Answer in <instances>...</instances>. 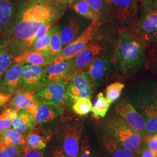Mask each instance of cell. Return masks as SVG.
<instances>
[{"label":"cell","mask_w":157,"mask_h":157,"mask_svg":"<svg viewBox=\"0 0 157 157\" xmlns=\"http://www.w3.org/2000/svg\"><path fill=\"white\" fill-rule=\"evenodd\" d=\"M63 112L61 107H54L40 103L34 117L35 124L40 125L52 122L62 115Z\"/></svg>","instance_id":"obj_20"},{"label":"cell","mask_w":157,"mask_h":157,"mask_svg":"<svg viewBox=\"0 0 157 157\" xmlns=\"http://www.w3.org/2000/svg\"><path fill=\"white\" fill-rule=\"evenodd\" d=\"M139 1H142V2H151V1H155L156 0H139Z\"/></svg>","instance_id":"obj_46"},{"label":"cell","mask_w":157,"mask_h":157,"mask_svg":"<svg viewBox=\"0 0 157 157\" xmlns=\"http://www.w3.org/2000/svg\"><path fill=\"white\" fill-rule=\"evenodd\" d=\"M151 58V65L153 70L157 73V44L154 49Z\"/></svg>","instance_id":"obj_40"},{"label":"cell","mask_w":157,"mask_h":157,"mask_svg":"<svg viewBox=\"0 0 157 157\" xmlns=\"http://www.w3.org/2000/svg\"><path fill=\"white\" fill-rule=\"evenodd\" d=\"M14 62V58L8 51V48L0 50V76Z\"/></svg>","instance_id":"obj_34"},{"label":"cell","mask_w":157,"mask_h":157,"mask_svg":"<svg viewBox=\"0 0 157 157\" xmlns=\"http://www.w3.org/2000/svg\"><path fill=\"white\" fill-rule=\"evenodd\" d=\"M145 142L150 150L154 151H157V137L156 135L147 136L145 138Z\"/></svg>","instance_id":"obj_39"},{"label":"cell","mask_w":157,"mask_h":157,"mask_svg":"<svg viewBox=\"0 0 157 157\" xmlns=\"http://www.w3.org/2000/svg\"><path fill=\"white\" fill-rule=\"evenodd\" d=\"M155 1V2H156V3H157V0H156V1Z\"/></svg>","instance_id":"obj_48"},{"label":"cell","mask_w":157,"mask_h":157,"mask_svg":"<svg viewBox=\"0 0 157 157\" xmlns=\"http://www.w3.org/2000/svg\"><path fill=\"white\" fill-rule=\"evenodd\" d=\"M56 24V23L50 22L43 24L41 26H40L34 34L33 38V44L36 41H37V40L41 39L43 37H44L45 34L48 32V31L50 30L52 28H51L52 26L55 25Z\"/></svg>","instance_id":"obj_36"},{"label":"cell","mask_w":157,"mask_h":157,"mask_svg":"<svg viewBox=\"0 0 157 157\" xmlns=\"http://www.w3.org/2000/svg\"><path fill=\"white\" fill-rule=\"evenodd\" d=\"M55 1H58V2H62V3H64V4H68V3H67V0H55Z\"/></svg>","instance_id":"obj_44"},{"label":"cell","mask_w":157,"mask_h":157,"mask_svg":"<svg viewBox=\"0 0 157 157\" xmlns=\"http://www.w3.org/2000/svg\"><path fill=\"white\" fill-rule=\"evenodd\" d=\"M36 98L35 93L21 89L12 95L9 102V108L17 112L25 111L32 101Z\"/></svg>","instance_id":"obj_19"},{"label":"cell","mask_w":157,"mask_h":157,"mask_svg":"<svg viewBox=\"0 0 157 157\" xmlns=\"http://www.w3.org/2000/svg\"><path fill=\"white\" fill-rule=\"evenodd\" d=\"M140 6L133 33L145 45L157 40V4L155 1H139Z\"/></svg>","instance_id":"obj_3"},{"label":"cell","mask_w":157,"mask_h":157,"mask_svg":"<svg viewBox=\"0 0 157 157\" xmlns=\"http://www.w3.org/2000/svg\"><path fill=\"white\" fill-rule=\"evenodd\" d=\"M10 43V38L0 36V50L8 48Z\"/></svg>","instance_id":"obj_41"},{"label":"cell","mask_w":157,"mask_h":157,"mask_svg":"<svg viewBox=\"0 0 157 157\" xmlns=\"http://www.w3.org/2000/svg\"><path fill=\"white\" fill-rule=\"evenodd\" d=\"M157 152L152 151L151 150H146L143 152L141 157H155V154Z\"/></svg>","instance_id":"obj_43"},{"label":"cell","mask_w":157,"mask_h":157,"mask_svg":"<svg viewBox=\"0 0 157 157\" xmlns=\"http://www.w3.org/2000/svg\"><path fill=\"white\" fill-rule=\"evenodd\" d=\"M104 126L108 134L127 150L133 151L142 144L140 133L132 129L119 116L107 119Z\"/></svg>","instance_id":"obj_4"},{"label":"cell","mask_w":157,"mask_h":157,"mask_svg":"<svg viewBox=\"0 0 157 157\" xmlns=\"http://www.w3.org/2000/svg\"><path fill=\"white\" fill-rule=\"evenodd\" d=\"M145 46L133 32L126 30L120 32L115 56L122 73L129 75L143 67L146 61Z\"/></svg>","instance_id":"obj_2"},{"label":"cell","mask_w":157,"mask_h":157,"mask_svg":"<svg viewBox=\"0 0 157 157\" xmlns=\"http://www.w3.org/2000/svg\"><path fill=\"white\" fill-rule=\"evenodd\" d=\"M142 104L146 122L145 130L148 133H157V98H146Z\"/></svg>","instance_id":"obj_18"},{"label":"cell","mask_w":157,"mask_h":157,"mask_svg":"<svg viewBox=\"0 0 157 157\" xmlns=\"http://www.w3.org/2000/svg\"><path fill=\"white\" fill-rule=\"evenodd\" d=\"M52 137L50 131L46 130L41 126L35 127L25 136V144L29 147L43 150Z\"/></svg>","instance_id":"obj_17"},{"label":"cell","mask_w":157,"mask_h":157,"mask_svg":"<svg viewBox=\"0 0 157 157\" xmlns=\"http://www.w3.org/2000/svg\"><path fill=\"white\" fill-rule=\"evenodd\" d=\"M14 61L34 65H41L53 63L56 61V59L38 51L29 50L15 58Z\"/></svg>","instance_id":"obj_21"},{"label":"cell","mask_w":157,"mask_h":157,"mask_svg":"<svg viewBox=\"0 0 157 157\" xmlns=\"http://www.w3.org/2000/svg\"><path fill=\"white\" fill-rule=\"evenodd\" d=\"M124 87V84L120 82H115L109 85L105 90L106 98L111 104L117 101L121 94Z\"/></svg>","instance_id":"obj_32"},{"label":"cell","mask_w":157,"mask_h":157,"mask_svg":"<svg viewBox=\"0 0 157 157\" xmlns=\"http://www.w3.org/2000/svg\"><path fill=\"white\" fill-rule=\"evenodd\" d=\"M72 8L79 15L85 17L92 22H97L100 18L84 0H78L73 2Z\"/></svg>","instance_id":"obj_27"},{"label":"cell","mask_w":157,"mask_h":157,"mask_svg":"<svg viewBox=\"0 0 157 157\" xmlns=\"http://www.w3.org/2000/svg\"><path fill=\"white\" fill-rule=\"evenodd\" d=\"M80 135V130L73 124H68L62 128L61 140L63 151L67 157H78Z\"/></svg>","instance_id":"obj_10"},{"label":"cell","mask_w":157,"mask_h":157,"mask_svg":"<svg viewBox=\"0 0 157 157\" xmlns=\"http://www.w3.org/2000/svg\"><path fill=\"white\" fill-rule=\"evenodd\" d=\"M50 64L25 65L23 67L19 86L21 89L36 93L43 89L42 80L46 68Z\"/></svg>","instance_id":"obj_9"},{"label":"cell","mask_w":157,"mask_h":157,"mask_svg":"<svg viewBox=\"0 0 157 157\" xmlns=\"http://www.w3.org/2000/svg\"><path fill=\"white\" fill-rule=\"evenodd\" d=\"M25 63L15 62L0 76V93L12 94L19 86Z\"/></svg>","instance_id":"obj_13"},{"label":"cell","mask_w":157,"mask_h":157,"mask_svg":"<svg viewBox=\"0 0 157 157\" xmlns=\"http://www.w3.org/2000/svg\"><path fill=\"white\" fill-rule=\"evenodd\" d=\"M155 157H157V151L156 152V154H155Z\"/></svg>","instance_id":"obj_47"},{"label":"cell","mask_w":157,"mask_h":157,"mask_svg":"<svg viewBox=\"0 0 157 157\" xmlns=\"http://www.w3.org/2000/svg\"><path fill=\"white\" fill-rule=\"evenodd\" d=\"M102 141L107 151L112 157H135L133 151L124 148L109 135L103 136Z\"/></svg>","instance_id":"obj_23"},{"label":"cell","mask_w":157,"mask_h":157,"mask_svg":"<svg viewBox=\"0 0 157 157\" xmlns=\"http://www.w3.org/2000/svg\"><path fill=\"white\" fill-rule=\"evenodd\" d=\"M52 29V32L50 40L48 56L56 59V61L58 60L62 52V43L60 38L59 28L56 26Z\"/></svg>","instance_id":"obj_26"},{"label":"cell","mask_w":157,"mask_h":157,"mask_svg":"<svg viewBox=\"0 0 157 157\" xmlns=\"http://www.w3.org/2000/svg\"><path fill=\"white\" fill-rule=\"evenodd\" d=\"M15 8L11 0H0V36L11 35Z\"/></svg>","instance_id":"obj_15"},{"label":"cell","mask_w":157,"mask_h":157,"mask_svg":"<svg viewBox=\"0 0 157 157\" xmlns=\"http://www.w3.org/2000/svg\"><path fill=\"white\" fill-rule=\"evenodd\" d=\"M12 126L13 130L25 137L36 127L34 118L25 111L19 112L12 121Z\"/></svg>","instance_id":"obj_22"},{"label":"cell","mask_w":157,"mask_h":157,"mask_svg":"<svg viewBox=\"0 0 157 157\" xmlns=\"http://www.w3.org/2000/svg\"><path fill=\"white\" fill-rule=\"evenodd\" d=\"M77 0H67L68 4H72L73 2H75Z\"/></svg>","instance_id":"obj_45"},{"label":"cell","mask_w":157,"mask_h":157,"mask_svg":"<svg viewBox=\"0 0 157 157\" xmlns=\"http://www.w3.org/2000/svg\"><path fill=\"white\" fill-rule=\"evenodd\" d=\"M0 115H1V114H0Z\"/></svg>","instance_id":"obj_50"},{"label":"cell","mask_w":157,"mask_h":157,"mask_svg":"<svg viewBox=\"0 0 157 157\" xmlns=\"http://www.w3.org/2000/svg\"><path fill=\"white\" fill-rule=\"evenodd\" d=\"M96 23V22H92L90 26L82 33L72 43L66 45L62 50L58 60L54 63L73 58L85 49L91 40L94 27Z\"/></svg>","instance_id":"obj_12"},{"label":"cell","mask_w":157,"mask_h":157,"mask_svg":"<svg viewBox=\"0 0 157 157\" xmlns=\"http://www.w3.org/2000/svg\"><path fill=\"white\" fill-rule=\"evenodd\" d=\"M93 105L89 98H80L72 105L73 112L76 114L83 116L90 113L92 110Z\"/></svg>","instance_id":"obj_30"},{"label":"cell","mask_w":157,"mask_h":157,"mask_svg":"<svg viewBox=\"0 0 157 157\" xmlns=\"http://www.w3.org/2000/svg\"><path fill=\"white\" fill-rule=\"evenodd\" d=\"M22 147L18 146L0 147V157H21Z\"/></svg>","instance_id":"obj_35"},{"label":"cell","mask_w":157,"mask_h":157,"mask_svg":"<svg viewBox=\"0 0 157 157\" xmlns=\"http://www.w3.org/2000/svg\"><path fill=\"white\" fill-rule=\"evenodd\" d=\"M21 157H44V156L42 150L34 149L25 144L22 147Z\"/></svg>","instance_id":"obj_37"},{"label":"cell","mask_w":157,"mask_h":157,"mask_svg":"<svg viewBox=\"0 0 157 157\" xmlns=\"http://www.w3.org/2000/svg\"><path fill=\"white\" fill-rule=\"evenodd\" d=\"M94 11L100 19L105 20L109 14V2L107 0H84Z\"/></svg>","instance_id":"obj_29"},{"label":"cell","mask_w":157,"mask_h":157,"mask_svg":"<svg viewBox=\"0 0 157 157\" xmlns=\"http://www.w3.org/2000/svg\"><path fill=\"white\" fill-rule=\"evenodd\" d=\"M52 32V29L51 28L44 37H43L41 39L37 40L34 43L30 48V50L38 51L48 56L49 44Z\"/></svg>","instance_id":"obj_33"},{"label":"cell","mask_w":157,"mask_h":157,"mask_svg":"<svg viewBox=\"0 0 157 157\" xmlns=\"http://www.w3.org/2000/svg\"><path fill=\"white\" fill-rule=\"evenodd\" d=\"M80 24L74 19H70L62 29H59L60 38L62 45H67L78 36L80 30Z\"/></svg>","instance_id":"obj_24"},{"label":"cell","mask_w":157,"mask_h":157,"mask_svg":"<svg viewBox=\"0 0 157 157\" xmlns=\"http://www.w3.org/2000/svg\"><path fill=\"white\" fill-rule=\"evenodd\" d=\"M25 145V137L15 130L8 129L0 131V147Z\"/></svg>","instance_id":"obj_25"},{"label":"cell","mask_w":157,"mask_h":157,"mask_svg":"<svg viewBox=\"0 0 157 157\" xmlns=\"http://www.w3.org/2000/svg\"><path fill=\"white\" fill-rule=\"evenodd\" d=\"M68 80H64L48 84L35 94L42 104L54 107H61L65 100L66 87Z\"/></svg>","instance_id":"obj_8"},{"label":"cell","mask_w":157,"mask_h":157,"mask_svg":"<svg viewBox=\"0 0 157 157\" xmlns=\"http://www.w3.org/2000/svg\"><path fill=\"white\" fill-rule=\"evenodd\" d=\"M112 71L111 61L104 57L95 58L89 65L87 73L91 81L97 86L103 83Z\"/></svg>","instance_id":"obj_14"},{"label":"cell","mask_w":157,"mask_h":157,"mask_svg":"<svg viewBox=\"0 0 157 157\" xmlns=\"http://www.w3.org/2000/svg\"><path fill=\"white\" fill-rule=\"evenodd\" d=\"M52 157H67L62 150L59 148H56L52 152Z\"/></svg>","instance_id":"obj_42"},{"label":"cell","mask_w":157,"mask_h":157,"mask_svg":"<svg viewBox=\"0 0 157 157\" xmlns=\"http://www.w3.org/2000/svg\"><path fill=\"white\" fill-rule=\"evenodd\" d=\"M18 112L7 108L0 115V131L10 129L13 119L17 116Z\"/></svg>","instance_id":"obj_31"},{"label":"cell","mask_w":157,"mask_h":157,"mask_svg":"<svg viewBox=\"0 0 157 157\" xmlns=\"http://www.w3.org/2000/svg\"><path fill=\"white\" fill-rule=\"evenodd\" d=\"M115 111L118 116L136 132L140 133L145 130L144 118L129 102L124 100L119 102L115 107Z\"/></svg>","instance_id":"obj_11"},{"label":"cell","mask_w":157,"mask_h":157,"mask_svg":"<svg viewBox=\"0 0 157 157\" xmlns=\"http://www.w3.org/2000/svg\"><path fill=\"white\" fill-rule=\"evenodd\" d=\"M94 93V83L87 72H80L71 79L66 90L65 100L68 106L80 98L90 99Z\"/></svg>","instance_id":"obj_6"},{"label":"cell","mask_w":157,"mask_h":157,"mask_svg":"<svg viewBox=\"0 0 157 157\" xmlns=\"http://www.w3.org/2000/svg\"><path fill=\"white\" fill-rule=\"evenodd\" d=\"M73 58L48 65L44 71L42 80L43 88L48 84L62 81L71 80L75 75L73 71Z\"/></svg>","instance_id":"obj_7"},{"label":"cell","mask_w":157,"mask_h":157,"mask_svg":"<svg viewBox=\"0 0 157 157\" xmlns=\"http://www.w3.org/2000/svg\"><path fill=\"white\" fill-rule=\"evenodd\" d=\"M67 6L55 0H19L8 47L9 53L15 58L30 50L40 26L47 23H56Z\"/></svg>","instance_id":"obj_1"},{"label":"cell","mask_w":157,"mask_h":157,"mask_svg":"<svg viewBox=\"0 0 157 157\" xmlns=\"http://www.w3.org/2000/svg\"><path fill=\"white\" fill-rule=\"evenodd\" d=\"M109 14L124 27L134 26L137 22L140 2L139 0H107Z\"/></svg>","instance_id":"obj_5"},{"label":"cell","mask_w":157,"mask_h":157,"mask_svg":"<svg viewBox=\"0 0 157 157\" xmlns=\"http://www.w3.org/2000/svg\"><path fill=\"white\" fill-rule=\"evenodd\" d=\"M111 104V103L104 97L103 93H100L97 95L91 111L96 117L104 118L106 115Z\"/></svg>","instance_id":"obj_28"},{"label":"cell","mask_w":157,"mask_h":157,"mask_svg":"<svg viewBox=\"0 0 157 157\" xmlns=\"http://www.w3.org/2000/svg\"><path fill=\"white\" fill-rule=\"evenodd\" d=\"M78 157H92L91 148L89 141L86 139L82 141Z\"/></svg>","instance_id":"obj_38"},{"label":"cell","mask_w":157,"mask_h":157,"mask_svg":"<svg viewBox=\"0 0 157 157\" xmlns=\"http://www.w3.org/2000/svg\"><path fill=\"white\" fill-rule=\"evenodd\" d=\"M156 135V136H157V135Z\"/></svg>","instance_id":"obj_49"},{"label":"cell","mask_w":157,"mask_h":157,"mask_svg":"<svg viewBox=\"0 0 157 157\" xmlns=\"http://www.w3.org/2000/svg\"><path fill=\"white\" fill-rule=\"evenodd\" d=\"M101 50L100 45L92 44L87 45L85 49L73 57L72 67L75 75L82 72L83 68L88 66L100 52Z\"/></svg>","instance_id":"obj_16"}]
</instances>
